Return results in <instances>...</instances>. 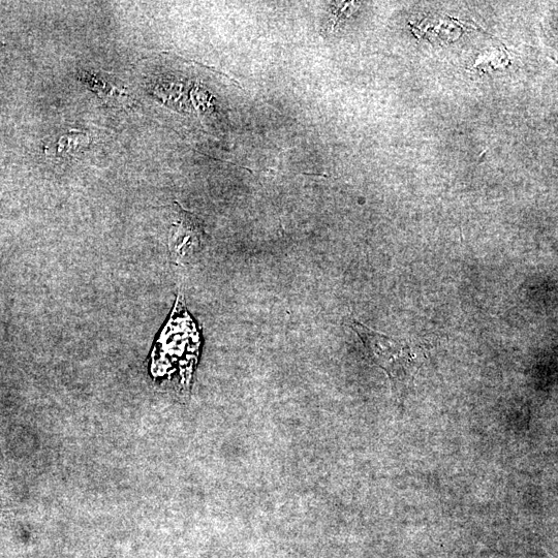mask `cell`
Listing matches in <instances>:
<instances>
[{"mask_svg":"<svg viewBox=\"0 0 558 558\" xmlns=\"http://www.w3.org/2000/svg\"><path fill=\"white\" fill-rule=\"evenodd\" d=\"M352 328L359 335L370 358L386 370L391 378L413 360L412 351L406 344L358 322H354Z\"/></svg>","mask_w":558,"mask_h":558,"instance_id":"obj_1","label":"cell"},{"mask_svg":"<svg viewBox=\"0 0 558 558\" xmlns=\"http://www.w3.org/2000/svg\"><path fill=\"white\" fill-rule=\"evenodd\" d=\"M198 240L199 235L196 223L192 221L190 214L183 213L181 221L177 224L172 233V250L177 253L176 255L178 257H183L185 243H189L192 246L195 243H198Z\"/></svg>","mask_w":558,"mask_h":558,"instance_id":"obj_2","label":"cell"},{"mask_svg":"<svg viewBox=\"0 0 558 558\" xmlns=\"http://www.w3.org/2000/svg\"><path fill=\"white\" fill-rule=\"evenodd\" d=\"M14 519L15 514L8 496L5 479L0 474V527H11Z\"/></svg>","mask_w":558,"mask_h":558,"instance_id":"obj_3","label":"cell"},{"mask_svg":"<svg viewBox=\"0 0 558 558\" xmlns=\"http://www.w3.org/2000/svg\"><path fill=\"white\" fill-rule=\"evenodd\" d=\"M89 144V139L82 133H70L62 137L58 142L60 153H72L83 149Z\"/></svg>","mask_w":558,"mask_h":558,"instance_id":"obj_4","label":"cell"}]
</instances>
